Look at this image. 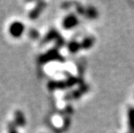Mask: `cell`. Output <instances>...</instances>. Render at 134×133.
Segmentation results:
<instances>
[{
  "instance_id": "cell-5",
  "label": "cell",
  "mask_w": 134,
  "mask_h": 133,
  "mask_svg": "<svg viewBox=\"0 0 134 133\" xmlns=\"http://www.w3.org/2000/svg\"><path fill=\"white\" fill-rule=\"evenodd\" d=\"M128 128L130 133H134V107L128 109Z\"/></svg>"
},
{
  "instance_id": "cell-9",
  "label": "cell",
  "mask_w": 134,
  "mask_h": 133,
  "mask_svg": "<svg viewBox=\"0 0 134 133\" xmlns=\"http://www.w3.org/2000/svg\"><path fill=\"white\" fill-rule=\"evenodd\" d=\"M7 129H8V133H19L18 131V129H16V126L14 124L13 122L8 123Z\"/></svg>"
},
{
  "instance_id": "cell-3",
  "label": "cell",
  "mask_w": 134,
  "mask_h": 133,
  "mask_svg": "<svg viewBox=\"0 0 134 133\" xmlns=\"http://www.w3.org/2000/svg\"><path fill=\"white\" fill-rule=\"evenodd\" d=\"M14 124L16 127H24L26 124V118L21 110H16L14 113Z\"/></svg>"
},
{
  "instance_id": "cell-1",
  "label": "cell",
  "mask_w": 134,
  "mask_h": 133,
  "mask_svg": "<svg viewBox=\"0 0 134 133\" xmlns=\"http://www.w3.org/2000/svg\"><path fill=\"white\" fill-rule=\"evenodd\" d=\"M9 34L14 38H20L25 31V26L22 22L15 21L9 26Z\"/></svg>"
},
{
  "instance_id": "cell-7",
  "label": "cell",
  "mask_w": 134,
  "mask_h": 133,
  "mask_svg": "<svg viewBox=\"0 0 134 133\" xmlns=\"http://www.w3.org/2000/svg\"><path fill=\"white\" fill-rule=\"evenodd\" d=\"M93 43H94V40H93V37H86L85 39H83L82 42H81V49H89L93 45Z\"/></svg>"
},
{
  "instance_id": "cell-4",
  "label": "cell",
  "mask_w": 134,
  "mask_h": 133,
  "mask_svg": "<svg viewBox=\"0 0 134 133\" xmlns=\"http://www.w3.org/2000/svg\"><path fill=\"white\" fill-rule=\"evenodd\" d=\"M44 6H45L44 3H40V4H38L30 12L29 18L30 19H36V18H37L38 16H39V15H40V13L42 12V10L44 9Z\"/></svg>"
},
{
  "instance_id": "cell-2",
  "label": "cell",
  "mask_w": 134,
  "mask_h": 133,
  "mask_svg": "<svg viewBox=\"0 0 134 133\" xmlns=\"http://www.w3.org/2000/svg\"><path fill=\"white\" fill-rule=\"evenodd\" d=\"M79 24V19L75 14H69L62 20V27L64 30H72Z\"/></svg>"
},
{
  "instance_id": "cell-8",
  "label": "cell",
  "mask_w": 134,
  "mask_h": 133,
  "mask_svg": "<svg viewBox=\"0 0 134 133\" xmlns=\"http://www.w3.org/2000/svg\"><path fill=\"white\" fill-rule=\"evenodd\" d=\"M85 14H87V16H88V18H94L97 16V11L95 10V8H93L92 6L88 7L87 9L86 10V12H85Z\"/></svg>"
},
{
  "instance_id": "cell-10",
  "label": "cell",
  "mask_w": 134,
  "mask_h": 133,
  "mask_svg": "<svg viewBox=\"0 0 134 133\" xmlns=\"http://www.w3.org/2000/svg\"><path fill=\"white\" fill-rule=\"evenodd\" d=\"M30 36L32 38H36L38 36V33L36 32L35 30H32L30 31Z\"/></svg>"
},
{
  "instance_id": "cell-6",
  "label": "cell",
  "mask_w": 134,
  "mask_h": 133,
  "mask_svg": "<svg viewBox=\"0 0 134 133\" xmlns=\"http://www.w3.org/2000/svg\"><path fill=\"white\" fill-rule=\"evenodd\" d=\"M81 49V42H78L77 41H72L68 44V51L72 54H75Z\"/></svg>"
}]
</instances>
